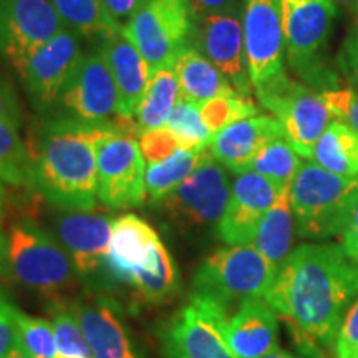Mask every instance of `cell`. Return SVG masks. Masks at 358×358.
<instances>
[{
  "label": "cell",
  "mask_w": 358,
  "mask_h": 358,
  "mask_svg": "<svg viewBox=\"0 0 358 358\" xmlns=\"http://www.w3.org/2000/svg\"><path fill=\"white\" fill-rule=\"evenodd\" d=\"M236 358H262L279 348V313L264 297L241 302L224 327Z\"/></svg>",
  "instance_id": "20"
},
{
  "label": "cell",
  "mask_w": 358,
  "mask_h": 358,
  "mask_svg": "<svg viewBox=\"0 0 358 358\" xmlns=\"http://www.w3.org/2000/svg\"><path fill=\"white\" fill-rule=\"evenodd\" d=\"M334 350L335 358H358V299L343 317Z\"/></svg>",
  "instance_id": "40"
},
{
  "label": "cell",
  "mask_w": 358,
  "mask_h": 358,
  "mask_svg": "<svg viewBox=\"0 0 358 358\" xmlns=\"http://www.w3.org/2000/svg\"><path fill=\"white\" fill-rule=\"evenodd\" d=\"M262 358H301V357H297V355H294V353L285 352V350H280V348H277L275 352L268 353V355L262 357Z\"/></svg>",
  "instance_id": "48"
},
{
  "label": "cell",
  "mask_w": 358,
  "mask_h": 358,
  "mask_svg": "<svg viewBox=\"0 0 358 358\" xmlns=\"http://www.w3.org/2000/svg\"><path fill=\"white\" fill-rule=\"evenodd\" d=\"M7 250H8V239L7 232L0 226V277L7 275Z\"/></svg>",
  "instance_id": "46"
},
{
  "label": "cell",
  "mask_w": 358,
  "mask_h": 358,
  "mask_svg": "<svg viewBox=\"0 0 358 358\" xmlns=\"http://www.w3.org/2000/svg\"><path fill=\"white\" fill-rule=\"evenodd\" d=\"M148 2L150 0H103L106 10L122 27L131 20Z\"/></svg>",
  "instance_id": "43"
},
{
  "label": "cell",
  "mask_w": 358,
  "mask_h": 358,
  "mask_svg": "<svg viewBox=\"0 0 358 358\" xmlns=\"http://www.w3.org/2000/svg\"><path fill=\"white\" fill-rule=\"evenodd\" d=\"M340 237H342V248L345 249L347 256L358 264V198L353 204L350 216H348L345 229Z\"/></svg>",
  "instance_id": "44"
},
{
  "label": "cell",
  "mask_w": 358,
  "mask_h": 358,
  "mask_svg": "<svg viewBox=\"0 0 358 358\" xmlns=\"http://www.w3.org/2000/svg\"><path fill=\"white\" fill-rule=\"evenodd\" d=\"M129 285L136 290L141 302L151 306L171 302L181 292L179 268L163 241L156 245L151 261L134 272Z\"/></svg>",
  "instance_id": "26"
},
{
  "label": "cell",
  "mask_w": 358,
  "mask_h": 358,
  "mask_svg": "<svg viewBox=\"0 0 358 358\" xmlns=\"http://www.w3.org/2000/svg\"><path fill=\"white\" fill-rule=\"evenodd\" d=\"M302 159L289 145L285 136L267 141L256 155L249 171H254L272 181L279 189H287L301 168Z\"/></svg>",
  "instance_id": "31"
},
{
  "label": "cell",
  "mask_w": 358,
  "mask_h": 358,
  "mask_svg": "<svg viewBox=\"0 0 358 358\" xmlns=\"http://www.w3.org/2000/svg\"><path fill=\"white\" fill-rule=\"evenodd\" d=\"M50 312L58 355L93 358L92 348L85 338L82 327H80L77 317L71 310L70 303H53L50 306Z\"/></svg>",
  "instance_id": "34"
},
{
  "label": "cell",
  "mask_w": 358,
  "mask_h": 358,
  "mask_svg": "<svg viewBox=\"0 0 358 358\" xmlns=\"http://www.w3.org/2000/svg\"><path fill=\"white\" fill-rule=\"evenodd\" d=\"M138 136L134 120L118 115L96 143L98 199L108 209L138 208L148 198Z\"/></svg>",
  "instance_id": "7"
},
{
  "label": "cell",
  "mask_w": 358,
  "mask_h": 358,
  "mask_svg": "<svg viewBox=\"0 0 358 358\" xmlns=\"http://www.w3.org/2000/svg\"><path fill=\"white\" fill-rule=\"evenodd\" d=\"M256 95L264 108L279 120L285 140L295 153L301 158L312 159L317 141L335 120L324 93H317L285 73L275 82L256 90Z\"/></svg>",
  "instance_id": "8"
},
{
  "label": "cell",
  "mask_w": 358,
  "mask_h": 358,
  "mask_svg": "<svg viewBox=\"0 0 358 358\" xmlns=\"http://www.w3.org/2000/svg\"><path fill=\"white\" fill-rule=\"evenodd\" d=\"M158 232L136 214H123L111 224V243L106 264L108 285L129 284L134 272L145 267L153 257L159 243Z\"/></svg>",
  "instance_id": "22"
},
{
  "label": "cell",
  "mask_w": 358,
  "mask_h": 358,
  "mask_svg": "<svg viewBox=\"0 0 358 358\" xmlns=\"http://www.w3.org/2000/svg\"><path fill=\"white\" fill-rule=\"evenodd\" d=\"M83 55L80 35L65 29L32 52L17 69L27 96L40 113H50L71 70Z\"/></svg>",
  "instance_id": "16"
},
{
  "label": "cell",
  "mask_w": 358,
  "mask_h": 358,
  "mask_svg": "<svg viewBox=\"0 0 358 358\" xmlns=\"http://www.w3.org/2000/svg\"><path fill=\"white\" fill-rule=\"evenodd\" d=\"M111 123L52 116L38 128L32 156V187L57 209L90 211L98 199L96 143Z\"/></svg>",
  "instance_id": "2"
},
{
  "label": "cell",
  "mask_w": 358,
  "mask_h": 358,
  "mask_svg": "<svg viewBox=\"0 0 358 358\" xmlns=\"http://www.w3.org/2000/svg\"><path fill=\"white\" fill-rule=\"evenodd\" d=\"M226 322L187 302L164 320L158 340L166 358H236L224 338Z\"/></svg>",
  "instance_id": "18"
},
{
  "label": "cell",
  "mask_w": 358,
  "mask_h": 358,
  "mask_svg": "<svg viewBox=\"0 0 358 358\" xmlns=\"http://www.w3.org/2000/svg\"><path fill=\"white\" fill-rule=\"evenodd\" d=\"M227 171L209 153L171 194L159 201L164 214L182 229L203 231L217 226L231 196Z\"/></svg>",
  "instance_id": "10"
},
{
  "label": "cell",
  "mask_w": 358,
  "mask_h": 358,
  "mask_svg": "<svg viewBox=\"0 0 358 358\" xmlns=\"http://www.w3.org/2000/svg\"><path fill=\"white\" fill-rule=\"evenodd\" d=\"M264 299L289 325L303 355L325 358L358 299V264L342 244H302L282 264Z\"/></svg>",
  "instance_id": "1"
},
{
  "label": "cell",
  "mask_w": 358,
  "mask_h": 358,
  "mask_svg": "<svg viewBox=\"0 0 358 358\" xmlns=\"http://www.w3.org/2000/svg\"><path fill=\"white\" fill-rule=\"evenodd\" d=\"M324 98L332 110L335 120L345 123L358 133V95L352 90L324 92Z\"/></svg>",
  "instance_id": "39"
},
{
  "label": "cell",
  "mask_w": 358,
  "mask_h": 358,
  "mask_svg": "<svg viewBox=\"0 0 358 358\" xmlns=\"http://www.w3.org/2000/svg\"><path fill=\"white\" fill-rule=\"evenodd\" d=\"M280 12L285 53L294 73L322 93L337 90V75L324 58L337 6L332 0H280Z\"/></svg>",
  "instance_id": "6"
},
{
  "label": "cell",
  "mask_w": 358,
  "mask_h": 358,
  "mask_svg": "<svg viewBox=\"0 0 358 358\" xmlns=\"http://www.w3.org/2000/svg\"><path fill=\"white\" fill-rule=\"evenodd\" d=\"M337 66L347 83L358 85V8L352 12V24L338 50Z\"/></svg>",
  "instance_id": "38"
},
{
  "label": "cell",
  "mask_w": 358,
  "mask_h": 358,
  "mask_svg": "<svg viewBox=\"0 0 358 358\" xmlns=\"http://www.w3.org/2000/svg\"><path fill=\"white\" fill-rule=\"evenodd\" d=\"M335 6H342L345 7L347 10H350V13L358 8V0H332Z\"/></svg>",
  "instance_id": "47"
},
{
  "label": "cell",
  "mask_w": 358,
  "mask_h": 358,
  "mask_svg": "<svg viewBox=\"0 0 358 358\" xmlns=\"http://www.w3.org/2000/svg\"><path fill=\"white\" fill-rule=\"evenodd\" d=\"M6 199H7V191H6V185L0 182V214L3 211V206H6Z\"/></svg>",
  "instance_id": "50"
},
{
  "label": "cell",
  "mask_w": 358,
  "mask_h": 358,
  "mask_svg": "<svg viewBox=\"0 0 358 358\" xmlns=\"http://www.w3.org/2000/svg\"><path fill=\"white\" fill-rule=\"evenodd\" d=\"M113 217L93 211L58 209L52 219V234L69 252L82 279L95 289L108 285L106 264Z\"/></svg>",
  "instance_id": "12"
},
{
  "label": "cell",
  "mask_w": 358,
  "mask_h": 358,
  "mask_svg": "<svg viewBox=\"0 0 358 358\" xmlns=\"http://www.w3.org/2000/svg\"><path fill=\"white\" fill-rule=\"evenodd\" d=\"M105 57L118 90V115L134 118L151 77V69L123 29L101 40L98 48Z\"/></svg>",
  "instance_id": "23"
},
{
  "label": "cell",
  "mask_w": 358,
  "mask_h": 358,
  "mask_svg": "<svg viewBox=\"0 0 358 358\" xmlns=\"http://www.w3.org/2000/svg\"><path fill=\"white\" fill-rule=\"evenodd\" d=\"M138 146L145 158L146 164H156L168 159L178 150H181V143L169 131L168 128H156L150 131H143L138 136Z\"/></svg>",
  "instance_id": "37"
},
{
  "label": "cell",
  "mask_w": 358,
  "mask_h": 358,
  "mask_svg": "<svg viewBox=\"0 0 358 358\" xmlns=\"http://www.w3.org/2000/svg\"><path fill=\"white\" fill-rule=\"evenodd\" d=\"M241 8L243 6L194 19L189 45L221 71L237 95L249 98L254 87L245 57Z\"/></svg>",
  "instance_id": "14"
},
{
  "label": "cell",
  "mask_w": 358,
  "mask_h": 358,
  "mask_svg": "<svg viewBox=\"0 0 358 358\" xmlns=\"http://www.w3.org/2000/svg\"><path fill=\"white\" fill-rule=\"evenodd\" d=\"M17 308L0 289V358H6L19 343L17 332Z\"/></svg>",
  "instance_id": "41"
},
{
  "label": "cell",
  "mask_w": 358,
  "mask_h": 358,
  "mask_svg": "<svg viewBox=\"0 0 358 358\" xmlns=\"http://www.w3.org/2000/svg\"><path fill=\"white\" fill-rule=\"evenodd\" d=\"M277 268L254 245H227L214 250L192 274L189 302L227 324L232 307L245 299L264 297Z\"/></svg>",
  "instance_id": "3"
},
{
  "label": "cell",
  "mask_w": 358,
  "mask_h": 358,
  "mask_svg": "<svg viewBox=\"0 0 358 358\" xmlns=\"http://www.w3.org/2000/svg\"><path fill=\"white\" fill-rule=\"evenodd\" d=\"M279 194V187L261 174L254 171L237 174L231 186L229 203L217 224L219 239L227 245L252 244L259 224Z\"/></svg>",
  "instance_id": "19"
},
{
  "label": "cell",
  "mask_w": 358,
  "mask_h": 358,
  "mask_svg": "<svg viewBox=\"0 0 358 358\" xmlns=\"http://www.w3.org/2000/svg\"><path fill=\"white\" fill-rule=\"evenodd\" d=\"M241 17L250 80L259 90L285 75L280 0H243Z\"/></svg>",
  "instance_id": "15"
},
{
  "label": "cell",
  "mask_w": 358,
  "mask_h": 358,
  "mask_svg": "<svg viewBox=\"0 0 358 358\" xmlns=\"http://www.w3.org/2000/svg\"><path fill=\"white\" fill-rule=\"evenodd\" d=\"M164 128L178 138L185 150H209V143L214 136L204 123L198 103L182 98H179Z\"/></svg>",
  "instance_id": "33"
},
{
  "label": "cell",
  "mask_w": 358,
  "mask_h": 358,
  "mask_svg": "<svg viewBox=\"0 0 358 358\" xmlns=\"http://www.w3.org/2000/svg\"><path fill=\"white\" fill-rule=\"evenodd\" d=\"M277 136H284L279 120L257 113L237 120L214 134L209 143V153L224 168L241 174L249 171L261 148Z\"/></svg>",
  "instance_id": "21"
},
{
  "label": "cell",
  "mask_w": 358,
  "mask_h": 358,
  "mask_svg": "<svg viewBox=\"0 0 358 358\" xmlns=\"http://www.w3.org/2000/svg\"><path fill=\"white\" fill-rule=\"evenodd\" d=\"M93 358H148L123 307L103 290H87L70 303Z\"/></svg>",
  "instance_id": "13"
},
{
  "label": "cell",
  "mask_w": 358,
  "mask_h": 358,
  "mask_svg": "<svg viewBox=\"0 0 358 358\" xmlns=\"http://www.w3.org/2000/svg\"><path fill=\"white\" fill-rule=\"evenodd\" d=\"M295 219L290 206V191H280L279 198L272 204L259 224L252 244L268 262L279 271L289 254L292 252Z\"/></svg>",
  "instance_id": "25"
},
{
  "label": "cell",
  "mask_w": 358,
  "mask_h": 358,
  "mask_svg": "<svg viewBox=\"0 0 358 358\" xmlns=\"http://www.w3.org/2000/svg\"><path fill=\"white\" fill-rule=\"evenodd\" d=\"M17 345L34 358H57V338L52 322L17 310Z\"/></svg>",
  "instance_id": "35"
},
{
  "label": "cell",
  "mask_w": 358,
  "mask_h": 358,
  "mask_svg": "<svg viewBox=\"0 0 358 358\" xmlns=\"http://www.w3.org/2000/svg\"><path fill=\"white\" fill-rule=\"evenodd\" d=\"M209 150H178L168 159L156 164H146V194L148 199L159 203L176 189L196 168L203 163Z\"/></svg>",
  "instance_id": "30"
},
{
  "label": "cell",
  "mask_w": 358,
  "mask_h": 358,
  "mask_svg": "<svg viewBox=\"0 0 358 358\" xmlns=\"http://www.w3.org/2000/svg\"><path fill=\"white\" fill-rule=\"evenodd\" d=\"M50 3L65 25L83 38L101 42L123 29L103 0H50Z\"/></svg>",
  "instance_id": "29"
},
{
  "label": "cell",
  "mask_w": 358,
  "mask_h": 358,
  "mask_svg": "<svg viewBox=\"0 0 358 358\" xmlns=\"http://www.w3.org/2000/svg\"><path fill=\"white\" fill-rule=\"evenodd\" d=\"M6 358H34V357L29 355V353H27V352L24 350V348L17 345L10 353H8V355H7Z\"/></svg>",
  "instance_id": "49"
},
{
  "label": "cell",
  "mask_w": 358,
  "mask_h": 358,
  "mask_svg": "<svg viewBox=\"0 0 358 358\" xmlns=\"http://www.w3.org/2000/svg\"><path fill=\"white\" fill-rule=\"evenodd\" d=\"M65 29L50 0H0V57L15 70Z\"/></svg>",
  "instance_id": "17"
},
{
  "label": "cell",
  "mask_w": 358,
  "mask_h": 358,
  "mask_svg": "<svg viewBox=\"0 0 358 358\" xmlns=\"http://www.w3.org/2000/svg\"><path fill=\"white\" fill-rule=\"evenodd\" d=\"M0 182L32 187V156L17 128L0 122Z\"/></svg>",
  "instance_id": "32"
},
{
  "label": "cell",
  "mask_w": 358,
  "mask_h": 358,
  "mask_svg": "<svg viewBox=\"0 0 358 358\" xmlns=\"http://www.w3.org/2000/svg\"><path fill=\"white\" fill-rule=\"evenodd\" d=\"M312 161L340 176H358V133L334 120L313 148Z\"/></svg>",
  "instance_id": "28"
},
{
  "label": "cell",
  "mask_w": 358,
  "mask_h": 358,
  "mask_svg": "<svg viewBox=\"0 0 358 358\" xmlns=\"http://www.w3.org/2000/svg\"><path fill=\"white\" fill-rule=\"evenodd\" d=\"M290 191L295 231L306 239L342 236L358 198V176H340L302 161Z\"/></svg>",
  "instance_id": "5"
},
{
  "label": "cell",
  "mask_w": 358,
  "mask_h": 358,
  "mask_svg": "<svg viewBox=\"0 0 358 358\" xmlns=\"http://www.w3.org/2000/svg\"><path fill=\"white\" fill-rule=\"evenodd\" d=\"M189 3L194 19H199V17L204 15H211V13L227 12L243 6V2L239 3V0H189Z\"/></svg>",
  "instance_id": "45"
},
{
  "label": "cell",
  "mask_w": 358,
  "mask_h": 358,
  "mask_svg": "<svg viewBox=\"0 0 358 358\" xmlns=\"http://www.w3.org/2000/svg\"><path fill=\"white\" fill-rule=\"evenodd\" d=\"M173 70L176 73L179 95L182 100L203 105L213 98L237 95L227 78L192 45L182 48L174 62Z\"/></svg>",
  "instance_id": "24"
},
{
  "label": "cell",
  "mask_w": 358,
  "mask_h": 358,
  "mask_svg": "<svg viewBox=\"0 0 358 358\" xmlns=\"http://www.w3.org/2000/svg\"><path fill=\"white\" fill-rule=\"evenodd\" d=\"M199 106L204 123L208 124L213 134L221 131L222 128L229 127L231 123L237 122V120L248 118V116L259 113V108L250 101V98L239 95L217 96Z\"/></svg>",
  "instance_id": "36"
},
{
  "label": "cell",
  "mask_w": 358,
  "mask_h": 358,
  "mask_svg": "<svg viewBox=\"0 0 358 358\" xmlns=\"http://www.w3.org/2000/svg\"><path fill=\"white\" fill-rule=\"evenodd\" d=\"M0 122L17 129L24 122V111H22L19 98L13 92L12 85L3 77H0Z\"/></svg>",
  "instance_id": "42"
},
{
  "label": "cell",
  "mask_w": 358,
  "mask_h": 358,
  "mask_svg": "<svg viewBox=\"0 0 358 358\" xmlns=\"http://www.w3.org/2000/svg\"><path fill=\"white\" fill-rule=\"evenodd\" d=\"M57 358H82V357H64V355H57Z\"/></svg>",
  "instance_id": "51"
},
{
  "label": "cell",
  "mask_w": 358,
  "mask_h": 358,
  "mask_svg": "<svg viewBox=\"0 0 358 358\" xmlns=\"http://www.w3.org/2000/svg\"><path fill=\"white\" fill-rule=\"evenodd\" d=\"M179 98L181 95H179V85L173 66L153 71L133 118L138 133L141 134L150 129L163 128Z\"/></svg>",
  "instance_id": "27"
},
{
  "label": "cell",
  "mask_w": 358,
  "mask_h": 358,
  "mask_svg": "<svg viewBox=\"0 0 358 358\" xmlns=\"http://www.w3.org/2000/svg\"><path fill=\"white\" fill-rule=\"evenodd\" d=\"M192 27L189 0H150L123 25V34L145 57L153 73L174 65L182 48L191 43Z\"/></svg>",
  "instance_id": "9"
},
{
  "label": "cell",
  "mask_w": 358,
  "mask_h": 358,
  "mask_svg": "<svg viewBox=\"0 0 358 358\" xmlns=\"http://www.w3.org/2000/svg\"><path fill=\"white\" fill-rule=\"evenodd\" d=\"M7 275L53 303L65 302L78 272L52 232L34 221H17L7 232Z\"/></svg>",
  "instance_id": "4"
},
{
  "label": "cell",
  "mask_w": 358,
  "mask_h": 358,
  "mask_svg": "<svg viewBox=\"0 0 358 358\" xmlns=\"http://www.w3.org/2000/svg\"><path fill=\"white\" fill-rule=\"evenodd\" d=\"M57 116L85 123H111L118 116V90L100 50L83 53L53 106Z\"/></svg>",
  "instance_id": "11"
}]
</instances>
